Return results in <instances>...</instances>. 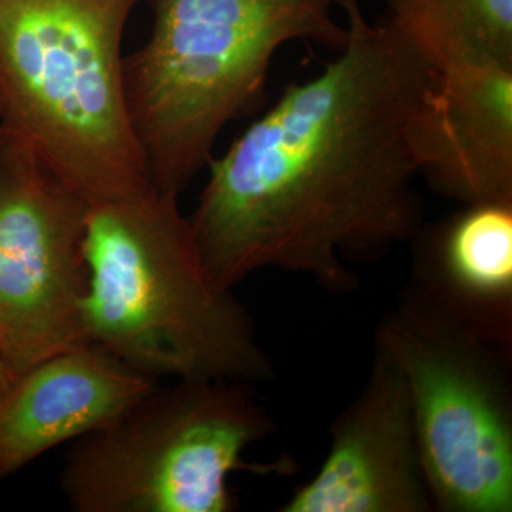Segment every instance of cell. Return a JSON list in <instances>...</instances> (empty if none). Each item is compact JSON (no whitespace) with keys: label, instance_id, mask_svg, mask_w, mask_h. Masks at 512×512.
Masks as SVG:
<instances>
[{"label":"cell","instance_id":"obj_1","mask_svg":"<svg viewBox=\"0 0 512 512\" xmlns=\"http://www.w3.org/2000/svg\"><path fill=\"white\" fill-rule=\"evenodd\" d=\"M348 40L322 72L289 84L220 157L190 220L214 281L262 269L326 291L357 286L372 261L424 225L416 123L439 72L360 0H336Z\"/></svg>","mask_w":512,"mask_h":512},{"label":"cell","instance_id":"obj_2","mask_svg":"<svg viewBox=\"0 0 512 512\" xmlns=\"http://www.w3.org/2000/svg\"><path fill=\"white\" fill-rule=\"evenodd\" d=\"M178 198L151 188L90 204L84 340L153 379H271L254 323L208 272Z\"/></svg>","mask_w":512,"mask_h":512},{"label":"cell","instance_id":"obj_3","mask_svg":"<svg viewBox=\"0 0 512 512\" xmlns=\"http://www.w3.org/2000/svg\"><path fill=\"white\" fill-rule=\"evenodd\" d=\"M150 3V36L123 59L124 101L151 185L177 197L210 164L225 127L258 106L281 47L338 53L348 40L336 0Z\"/></svg>","mask_w":512,"mask_h":512},{"label":"cell","instance_id":"obj_4","mask_svg":"<svg viewBox=\"0 0 512 512\" xmlns=\"http://www.w3.org/2000/svg\"><path fill=\"white\" fill-rule=\"evenodd\" d=\"M141 0H0L2 127L90 204L153 188L128 121L123 39Z\"/></svg>","mask_w":512,"mask_h":512},{"label":"cell","instance_id":"obj_5","mask_svg":"<svg viewBox=\"0 0 512 512\" xmlns=\"http://www.w3.org/2000/svg\"><path fill=\"white\" fill-rule=\"evenodd\" d=\"M175 382L74 441L60 477L73 511L231 512V474L291 473L288 461L266 466L244 458L275 431L249 383Z\"/></svg>","mask_w":512,"mask_h":512},{"label":"cell","instance_id":"obj_6","mask_svg":"<svg viewBox=\"0 0 512 512\" xmlns=\"http://www.w3.org/2000/svg\"><path fill=\"white\" fill-rule=\"evenodd\" d=\"M399 369L440 512L512 511V343L488 338L407 286L375 333Z\"/></svg>","mask_w":512,"mask_h":512},{"label":"cell","instance_id":"obj_7","mask_svg":"<svg viewBox=\"0 0 512 512\" xmlns=\"http://www.w3.org/2000/svg\"><path fill=\"white\" fill-rule=\"evenodd\" d=\"M90 202L0 126V360L18 373L86 342Z\"/></svg>","mask_w":512,"mask_h":512},{"label":"cell","instance_id":"obj_8","mask_svg":"<svg viewBox=\"0 0 512 512\" xmlns=\"http://www.w3.org/2000/svg\"><path fill=\"white\" fill-rule=\"evenodd\" d=\"M279 511H434L406 384L379 350L365 386L333 421L318 473Z\"/></svg>","mask_w":512,"mask_h":512},{"label":"cell","instance_id":"obj_9","mask_svg":"<svg viewBox=\"0 0 512 512\" xmlns=\"http://www.w3.org/2000/svg\"><path fill=\"white\" fill-rule=\"evenodd\" d=\"M157 386L92 342L13 373L0 386V481L60 444L111 426Z\"/></svg>","mask_w":512,"mask_h":512},{"label":"cell","instance_id":"obj_10","mask_svg":"<svg viewBox=\"0 0 512 512\" xmlns=\"http://www.w3.org/2000/svg\"><path fill=\"white\" fill-rule=\"evenodd\" d=\"M420 177L463 205L512 202V64L439 73L416 123Z\"/></svg>","mask_w":512,"mask_h":512},{"label":"cell","instance_id":"obj_11","mask_svg":"<svg viewBox=\"0 0 512 512\" xmlns=\"http://www.w3.org/2000/svg\"><path fill=\"white\" fill-rule=\"evenodd\" d=\"M412 291L488 338L512 343V202L463 205L414 235Z\"/></svg>","mask_w":512,"mask_h":512},{"label":"cell","instance_id":"obj_12","mask_svg":"<svg viewBox=\"0 0 512 512\" xmlns=\"http://www.w3.org/2000/svg\"><path fill=\"white\" fill-rule=\"evenodd\" d=\"M383 22L441 73L512 64V0H383Z\"/></svg>","mask_w":512,"mask_h":512},{"label":"cell","instance_id":"obj_13","mask_svg":"<svg viewBox=\"0 0 512 512\" xmlns=\"http://www.w3.org/2000/svg\"><path fill=\"white\" fill-rule=\"evenodd\" d=\"M10 376H12V373L9 372L8 367L3 365L2 360H0V386L8 382Z\"/></svg>","mask_w":512,"mask_h":512},{"label":"cell","instance_id":"obj_14","mask_svg":"<svg viewBox=\"0 0 512 512\" xmlns=\"http://www.w3.org/2000/svg\"><path fill=\"white\" fill-rule=\"evenodd\" d=\"M0 126H2V101H0Z\"/></svg>","mask_w":512,"mask_h":512}]
</instances>
